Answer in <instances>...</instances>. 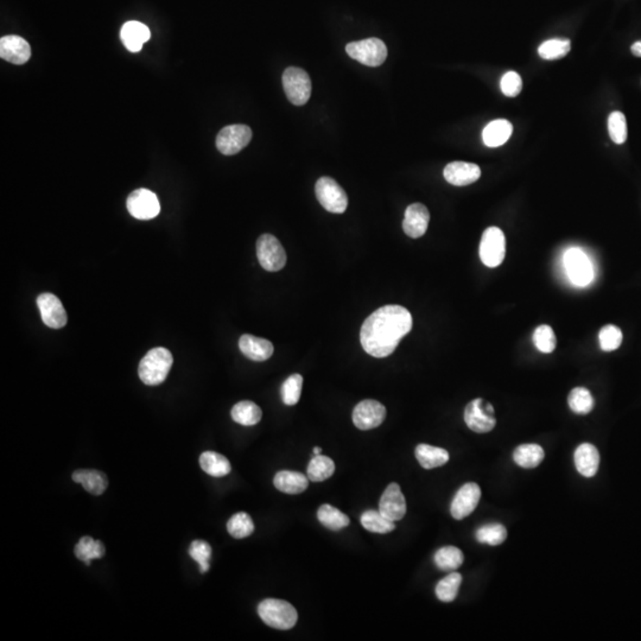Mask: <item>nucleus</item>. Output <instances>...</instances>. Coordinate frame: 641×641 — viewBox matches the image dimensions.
Masks as SVG:
<instances>
[{
	"instance_id": "f257e3e1",
	"label": "nucleus",
	"mask_w": 641,
	"mask_h": 641,
	"mask_svg": "<svg viewBox=\"0 0 641 641\" xmlns=\"http://www.w3.org/2000/svg\"><path fill=\"white\" fill-rule=\"evenodd\" d=\"M412 329L410 312L400 305H385L368 316L360 331L363 351L374 358L391 356Z\"/></svg>"
},
{
	"instance_id": "f03ea898",
	"label": "nucleus",
	"mask_w": 641,
	"mask_h": 641,
	"mask_svg": "<svg viewBox=\"0 0 641 641\" xmlns=\"http://www.w3.org/2000/svg\"><path fill=\"white\" fill-rule=\"evenodd\" d=\"M173 363V354L168 349L163 347L151 349L140 361L138 368L140 380L149 386L161 384L168 377Z\"/></svg>"
},
{
	"instance_id": "7ed1b4c3",
	"label": "nucleus",
	"mask_w": 641,
	"mask_h": 641,
	"mask_svg": "<svg viewBox=\"0 0 641 641\" xmlns=\"http://www.w3.org/2000/svg\"><path fill=\"white\" fill-rule=\"evenodd\" d=\"M258 614L268 626L276 630H291L296 625L298 614L289 602L266 599L258 606Z\"/></svg>"
},
{
	"instance_id": "20e7f679",
	"label": "nucleus",
	"mask_w": 641,
	"mask_h": 641,
	"mask_svg": "<svg viewBox=\"0 0 641 641\" xmlns=\"http://www.w3.org/2000/svg\"><path fill=\"white\" fill-rule=\"evenodd\" d=\"M346 52L353 59L368 67L381 66L387 59V47L375 37L348 43Z\"/></svg>"
},
{
	"instance_id": "39448f33",
	"label": "nucleus",
	"mask_w": 641,
	"mask_h": 641,
	"mask_svg": "<svg viewBox=\"0 0 641 641\" xmlns=\"http://www.w3.org/2000/svg\"><path fill=\"white\" fill-rule=\"evenodd\" d=\"M283 86L290 103L302 106L312 96V80L308 73L297 67L286 68L283 74Z\"/></svg>"
},
{
	"instance_id": "423d86ee",
	"label": "nucleus",
	"mask_w": 641,
	"mask_h": 641,
	"mask_svg": "<svg viewBox=\"0 0 641 641\" xmlns=\"http://www.w3.org/2000/svg\"><path fill=\"white\" fill-rule=\"evenodd\" d=\"M465 421L469 429L477 433H487L497 425L494 407L487 400L477 398L465 409Z\"/></svg>"
},
{
	"instance_id": "0eeeda50",
	"label": "nucleus",
	"mask_w": 641,
	"mask_h": 641,
	"mask_svg": "<svg viewBox=\"0 0 641 641\" xmlns=\"http://www.w3.org/2000/svg\"><path fill=\"white\" fill-rule=\"evenodd\" d=\"M256 256L261 268L268 272H278L286 264L285 249L275 235L263 234L256 242Z\"/></svg>"
},
{
	"instance_id": "6e6552de",
	"label": "nucleus",
	"mask_w": 641,
	"mask_h": 641,
	"mask_svg": "<svg viewBox=\"0 0 641 641\" xmlns=\"http://www.w3.org/2000/svg\"><path fill=\"white\" fill-rule=\"evenodd\" d=\"M315 193L319 203L328 212L342 214L348 207V196L334 178L321 177L316 182Z\"/></svg>"
},
{
	"instance_id": "1a4fd4ad",
	"label": "nucleus",
	"mask_w": 641,
	"mask_h": 641,
	"mask_svg": "<svg viewBox=\"0 0 641 641\" xmlns=\"http://www.w3.org/2000/svg\"><path fill=\"white\" fill-rule=\"evenodd\" d=\"M505 254L506 239L504 232L498 227H488L481 238V261L487 268H498L505 259Z\"/></svg>"
},
{
	"instance_id": "9d476101",
	"label": "nucleus",
	"mask_w": 641,
	"mask_h": 641,
	"mask_svg": "<svg viewBox=\"0 0 641 641\" xmlns=\"http://www.w3.org/2000/svg\"><path fill=\"white\" fill-rule=\"evenodd\" d=\"M252 130L246 125H231L222 128L217 137V150L225 156H233L249 145Z\"/></svg>"
},
{
	"instance_id": "9b49d317",
	"label": "nucleus",
	"mask_w": 641,
	"mask_h": 641,
	"mask_svg": "<svg viewBox=\"0 0 641 641\" xmlns=\"http://www.w3.org/2000/svg\"><path fill=\"white\" fill-rule=\"evenodd\" d=\"M126 205L128 212L138 220H151L161 212L157 195L144 188L128 195Z\"/></svg>"
},
{
	"instance_id": "f8f14e48",
	"label": "nucleus",
	"mask_w": 641,
	"mask_h": 641,
	"mask_svg": "<svg viewBox=\"0 0 641 641\" xmlns=\"http://www.w3.org/2000/svg\"><path fill=\"white\" fill-rule=\"evenodd\" d=\"M565 265L569 278L575 285L586 286L594 278L593 265L582 249L572 247L565 254Z\"/></svg>"
},
{
	"instance_id": "ddd939ff",
	"label": "nucleus",
	"mask_w": 641,
	"mask_h": 641,
	"mask_svg": "<svg viewBox=\"0 0 641 641\" xmlns=\"http://www.w3.org/2000/svg\"><path fill=\"white\" fill-rule=\"evenodd\" d=\"M386 418V407L377 400L360 402L353 411V423L360 430H370L382 424Z\"/></svg>"
},
{
	"instance_id": "4468645a",
	"label": "nucleus",
	"mask_w": 641,
	"mask_h": 641,
	"mask_svg": "<svg viewBox=\"0 0 641 641\" xmlns=\"http://www.w3.org/2000/svg\"><path fill=\"white\" fill-rule=\"evenodd\" d=\"M481 489L479 484L469 482L462 486L453 499L450 506L451 516L456 521H462L470 516L480 501Z\"/></svg>"
},
{
	"instance_id": "2eb2a0df",
	"label": "nucleus",
	"mask_w": 641,
	"mask_h": 641,
	"mask_svg": "<svg viewBox=\"0 0 641 641\" xmlns=\"http://www.w3.org/2000/svg\"><path fill=\"white\" fill-rule=\"evenodd\" d=\"M37 307L40 309V316L45 326L52 329H61L66 326L68 316L63 308L62 302L55 295L42 293L37 297Z\"/></svg>"
},
{
	"instance_id": "dca6fc26",
	"label": "nucleus",
	"mask_w": 641,
	"mask_h": 641,
	"mask_svg": "<svg viewBox=\"0 0 641 641\" xmlns=\"http://www.w3.org/2000/svg\"><path fill=\"white\" fill-rule=\"evenodd\" d=\"M379 511L390 521H402L407 513V500L400 486L392 482L385 489L379 502Z\"/></svg>"
},
{
	"instance_id": "f3484780",
	"label": "nucleus",
	"mask_w": 641,
	"mask_h": 641,
	"mask_svg": "<svg viewBox=\"0 0 641 641\" xmlns=\"http://www.w3.org/2000/svg\"><path fill=\"white\" fill-rule=\"evenodd\" d=\"M444 178L456 187H465L477 182L481 176L479 165L467 161H453L444 168Z\"/></svg>"
},
{
	"instance_id": "a211bd4d",
	"label": "nucleus",
	"mask_w": 641,
	"mask_h": 641,
	"mask_svg": "<svg viewBox=\"0 0 641 641\" xmlns=\"http://www.w3.org/2000/svg\"><path fill=\"white\" fill-rule=\"evenodd\" d=\"M430 212L421 203H414L407 207L403 221V229L410 238H421L428 229Z\"/></svg>"
},
{
	"instance_id": "6ab92c4d",
	"label": "nucleus",
	"mask_w": 641,
	"mask_h": 641,
	"mask_svg": "<svg viewBox=\"0 0 641 641\" xmlns=\"http://www.w3.org/2000/svg\"><path fill=\"white\" fill-rule=\"evenodd\" d=\"M0 57L13 64H24L31 57V48L22 37L8 35L0 40Z\"/></svg>"
},
{
	"instance_id": "aec40b11",
	"label": "nucleus",
	"mask_w": 641,
	"mask_h": 641,
	"mask_svg": "<svg viewBox=\"0 0 641 641\" xmlns=\"http://www.w3.org/2000/svg\"><path fill=\"white\" fill-rule=\"evenodd\" d=\"M239 348L247 359L253 361H266L273 354V345L270 341L249 334L242 335L239 340Z\"/></svg>"
},
{
	"instance_id": "412c9836",
	"label": "nucleus",
	"mask_w": 641,
	"mask_h": 641,
	"mask_svg": "<svg viewBox=\"0 0 641 641\" xmlns=\"http://www.w3.org/2000/svg\"><path fill=\"white\" fill-rule=\"evenodd\" d=\"M150 29L145 24L136 21L125 23L120 31V38L125 47L131 52H138L145 42L150 40Z\"/></svg>"
},
{
	"instance_id": "4be33fe9",
	"label": "nucleus",
	"mask_w": 641,
	"mask_h": 641,
	"mask_svg": "<svg viewBox=\"0 0 641 641\" xmlns=\"http://www.w3.org/2000/svg\"><path fill=\"white\" fill-rule=\"evenodd\" d=\"M576 469L581 475L593 477L600 465V453L593 444L583 443L576 448L574 454Z\"/></svg>"
},
{
	"instance_id": "5701e85b",
	"label": "nucleus",
	"mask_w": 641,
	"mask_h": 641,
	"mask_svg": "<svg viewBox=\"0 0 641 641\" xmlns=\"http://www.w3.org/2000/svg\"><path fill=\"white\" fill-rule=\"evenodd\" d=\"M275 487L285 494H301L308 488L309 479L298 472L282 470L273 479Z\"/></svg>"
},
{
	"instance_id": "b1692460",
	"label": "nucleus",
	"mask_w": 641,
	"mask_h": 641,
	"mask_svg": "<svg viewBox=\"0 0 641 641\" xmlns=\"http://www.w3.org/2000/svg\"><path fill=\"white\" fill-rule=\"evenodd\" d=\"M73 480L82 484V487L93 495H101L108 487L106 475L94 469H80L74 472Z\"/></svg>"
},
{
	"instance_id": "393cba45",
	"label": "nucleus",
	"mask_w": 641,
	"mask_h": 641,
	"mask_svg": "<svg viewBox=\"0 0 641 641\" xmlns=\"http://www.w3.org/2000/svg\"><path fill=\"white\" fill-rule=\"evenodd\" d=\"M513 126L506 119H497L491 121L482 131V140L487 147H499L512 136Z\"/></svg>"
},
{
	"instance_id": "a878e982",
	"label": "nucleus",
	"mask_w": 641,
	"mask_h": 641,
	"mask_svg": "<svg viewBox=\"0 0 641 641\" xmlns=\"http://www.w3.org/2000/svg\"><path fill=\"white\" fill-rule=\"evenodd\" d=\"M414 454L419 465L424 469L437 468L449 461V453L446 449L429 444H418Z\"/></svg>"
},
{
	"instance_id": "bb28decb",
	"label": "nucleus",
	"mask_w": 641,
	"mask_h": 641,
	"mask_svg": "<svg viewBox=\"0 0 641 641\" xmlns=\"http://www.w3.org/2000/svg\"><path fill=\"white\" fill-rule=\"evenodd\" d=\"M200 465L205 473L210 477H222L231 473V463L224 455L215 451H205L200 456Z\"/></svg>"
},
{
	"instance_id": "cd10ccee",
	"label": "nucleus",
	"mask_w": 641,
	"mask_h": 641,
	"mask_svg": "<svg viewBox=\"0 0 641 641\" xmlns=\"http://www.w3.org/2000/svg\"><path fill=\"white\" fill-rule=\"evenodd\" d=\"M544 450L538 444H521L513 453V460L521 468L538 467L544 460Z\"/></svg>"
},
{
	"instance_id": "c85d7f7f",
	"label": "nucleus",
	"mask_w": 641,
	"mask_h": 641,
	"mask_svg": "<svg viewBox=\"0 0 641 641\" xmlns=\"http://www.w3.org/2000/svg\"><path fill=\"white\" fill-rule=\"evenodd\" d=\"M231 414L235 423L244 426H252L261 421L263 412L256 403L249 400H242L240 403L235 404L232 409Z\"/></svg>"
},
{
	"instance_id": "c756f323",
	"label": "nucleus",
	"mask_w": 641,
	"mask_h": 641,
	"mask_svg": "<svg viewBox=\"0 0 641 641\" xmlns=\"http://www.w3.org/2000/svg\"><path fill=\"white\" fill-rule=\"evenodd\" d=\"M105 546L100 540H94L92 537H82L75 546V556L86 565H91L93 560L103 557Z\"/></svg>"
},
{
	"instance_id": "7c9ffc66",
	"label": "nucleus",
	"mask_w": 641,
	"mask_h": 641,
	"mask_svg": "<svg viewBox=\"0 0 641 641\" xmlns=\"http://www.w3.org/2000/svg\"><path fill=\"white\" fill-rule=\"evenodd\" d=\"M317 519L323 526H326L331 531H339V530L347 528L351 523L345 513L341 512L340 509H335L334 506L328 505V504H324L319 507L317 511Z\"/></svg>"
},
{
	"instance_id": "2f4dec72",
	"label": "nucleus",
	"mask_w": 641,
	"mask_h": 641,
	"mask_svg": "<svg viewBox=\"0 0 641 641\" xmlns=\"http://www.w3.org/2000/svg\"><path fill=\"white\" fill-rule=\"evenodd\" d=\"M361 525L366 528L367 531L373 532V533H390L396 528L395 521H390L389 518L385 517L380 511L375 509H370L363 513L361 516Z\"/></svg>"
},
{
	"instance_id": "473e14b6",
	"label": "nucleus",
	"mask_w": 641,
	"mask_h": 641,
	"mask_svg": "<svg viewBox=\"0 0 641 641\" xmlns=\"http://www.w3.org/2000/svg\"><path fill=\"white\" fill-rule=\"evenodd\" d=\"M437 568L442 572H453L461 567L465 561L461 550L455 546H443L441 548L433 557Z\"/></svg>"
},
{
	"instance_id": "72a5a7b5",
	"label": "nucleus",
	"mask_w": 641,
	"mask_h": 641,
	"mask_svg": "<svg viewBox=\"0 0 641 641\" xmlns=\"http://www.w3.org/2000/svg\"><path fill=\"white\" fill-rule=\"evenodd\" d=\"M335 472V463L331 458L323 455H315L309 463L307 475L312 482H322L329 479Z\"/></svg>"
},
{
	"instance_id": "f704fd0d",
	"label": "nucleus",
	"mask_w": 641,
	"mask_h": 641,
	"mask_svg": "<svg viewBox=\"0 0 641 641\" xmlns=\"http://www.w3.org/2000/svg\"><path fill=\"white\" fill-rule=\"evenodd\" d=\"M572 49V43L569 40L563 38H553L545 40L538 48V55L546 61H555V59H563L568 55Z\"/></svg>"
},
{
	"instance_id": "c9c22d12",
	"label": "nucleus",
	"mask_w": 641,
	"mask_h": 641,
	"mask_svg": "<svg viewBox=\"0 0 641 641\" xmlns=\"http://www.w3.org/2000/svg\"><path fill=\"white\" fill-rule=\"evenodd\" d=\"M462 583L461 574L451 572L447 577L441 579L436 586V596L442 602H453L458 596V589Z\"/></svg>"
},
{
	"instance_id": "e433bc0d",
	"label": "nucleus",
	"mask_w": 641,
	"mask_h": 641,
	"mask_svg": "<svg viewBox=\"0 0 641 641\" xmlns=\"http://www.w3.org/2000/svg\"><path fill=\"white\" fill-rule=\"evenodd\" d=\"M569 407L577 414H588L594 409V398L589 390L575 387L568 397Z\"/></svg>"
},
{
	"instance_id": "4c0bfd02",
	"label": "nucleus",
	"mask_w": 641,
	"mask_h": 641,
	"mask_svg": "<svg viewBox=\"0 0 641 641\" xmlns=\"http://www.w3.org/2000/svg\"><path fill=\"white\" fill-rule=\"evenodd\" d=\"M227 530L232 537L237 539L246 538L254 531L252 518L245 512H239L228 521Z\"/></svg>"
},
{
	"instance_id": "58836bf2",
	"label": "nucleus",
	"mask_w": 641,
	"mask_h": 641,
	"mask_svg": "<svg viewBox=\"0 0 641 641\" xmlns=\"http://www.w3.org/2000/svg\"><path fill=\"white\" fill-rule=\"evenodd\" d=\"M477 542L488 545H500L507 538V530L501 524H487L481 526L477 531Z\"/></svg>"
},
{
	"instance_id": "ea45409f",
	"label": "nucleus",
	"mask_w": 641,
	"mask_h": 641,
	"mask_svg": "<svg viewBox=\"0 0 641 641\" xmlns=\"http://www.w3.org/2000/svg\"><path fill=\"white\" fill-rule=\"evenodd\" d=\"M302 385H303V377H302L301 374L290 375L283 382L282 390H280L283 403L285 404V405H289V407L296 405L300 398H301Z\"/></svg>"
},
{
	"instance_id": "a19ab883",
	"label": "nucleus",
	"mask_w": 641,
	"mask_h": 641,
	"mask_svg": "<svg viewBox=\"0 0 641 641\" xmlns=\"http://www.w3.org/2000/svg\"><path fill=\"white\" fill-rule=\"evenodd\" d=\"M533 344L539 352L545 353V354L552 353L557 345V339L553 333L552 328L546 324L539 326L533 334Z\"/></svg>"
},
{
	"instance_id": "79ce46f5",
	"label": "nucleus",
	"mask_w": 641,
	"mask_h": 641,
	"mask_svg": "<svg viewBox=\"0 0 641 641\" xmlns=\"http://www.w3.org/2000/svg\"><path fill=\"white\" fill-rule=\"evenodd\" d=\"M189 555L200 565L201 574L208 572L212 558V546L208 543L205 540H194L189 548Z\"/></svg>"
},
{
	"instance_id": "37998d69",
	"label": "nucleus",
	"mask_w": 641,
	"mask_h": 641,
	"mask_svg": "<svg viewBox=\"0 0 641 641\" xmlns=\"http://www.w3.org/2000/svg\"><path fill=\"white\" fill-rule=\"evenodd\" d=\"M608 132L616 144L625 143L627 140V121L625 114L619 110L612 112L608 118Z\"/></svg>"
},
{
	"instance_id": "c03bdc74",
	"label": "nucleus",
	"mask_w": 641,
	"mask_h": 641,
	"mask_svg": "<svg viewBox=\"0 0 641 641\" xmlns=\"http://www.w3.org/2000/svg\"><path fill=\"white\" fill-rule=\"evenodd\" d=\"M599 341H600L602 351L612 352V351H616L621 346L623 333H621V330L618 327L609 324V326L603 327L600 330Z\"/></svg>"
},
{
	"instance_id": "a18cd8bd",
	"label": "nucleus",
	"mask_w": 641,
	"mask_h": 641,
	"mask_svg": "<svg viewBox=\"0 0 641 641\" xmlns=\"http://www.w3.org/2000/svg\"><path fill=\"white\" fill-rule=\"evenodd\" d=\"M501 92L509 98H516L519 96L523 89V80L517 72H507L500 81Z\"/></svg>"
},
{
	"instance_id": "49530a36",
	"label": "nucleus",
	"mask_w": 641,
	"mask_h": 641,
	"mask_svg": "<svg viewBox=\"0 0 641 641\" xmlns=\"http://www.w3.org/2000/svg\"><path fill=\"white\" fill-rule=\"evenodd\" d=\"M630 52H632V54H633L634 56L641 57V40L635 42V43L630 47Z\"/></svg>"
},
{
	"instance_id": "de8ad7c7",
	"label": "nucleus",
	"mask_w": 641,
	"mask_h": 641,
	"mask_svg": "<svg viewBox=\"0 0 641 641\" xmlns=\"http://www.w3.org/2000/svg\"><path fill=\"white\" fill-rule=\"evenodd\" d=\"M312 451H314V455H319L322 453V449L319 447H315Z\"/></svg>"
}]
</instances>
